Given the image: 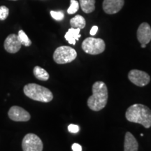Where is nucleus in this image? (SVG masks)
Masks as SVG:
<instances>
[{
  "mask_svg": "<svg viewBox=\"0 0 151 151\" xmlns=\"http://www.w3.org/2000/svg\"><path fill=\"white\" fill-rule=\"evenodd\" d=\"M97 31H98V27H97V26H96V25L93 26V27L91 28V30H90V35L94 36L96 35V34H97Z\"/></svg>",
  "mask_w": 151,
  "mask_h": 151,
  "instance_id": "obj_23",
  "label": "nucleus"
},
{
  "mask_svg": "<svg viewBox=\"0 0 151 151\" xmlns=\"http://www.w3.org/2000/svg\"><path fill=\"white\" fill-rule=\"evenodd\" d=\"M84 52L90 55H99L105 50L106 44L104 41L99 38L88 37L83 41L81 45Z\"/></svg>",
  "mask_w": 151,
  "mask_h": 151,
  "instance_id": "obj_5",
  "label": "nucleus"
},
{
  "mask_svg": "<svg viewBox=\"0 0 151 151\" xmlns=\"http://www.w3.org/2000/svg\"><path fill=\"white\" fill-rule=\"evenodd\" d=\"M124 4V0H104L102 7L106 14L112 15L121 10Z\"/></svg>",
  "mask_w": 151,
  "mask_h": 151,
  "instance_id": "obj_10",
  "label": "nucleus"
},
{
  "mask_svg": "<svg viewBox=\"0 0 151 151\" xmlns=\"http://www.w3.org/2000/svg\"><path fill=\"white\" fill-rule=\"evenodd\" d=\"M146 44H141V48H146Z\"/></svg>",
  "mask_w": 151,
  "mask_h": 151,
  "instance_id": "obj_24",
  "label": "nucleus"
},
{
  "mask_svg": "<svg viewBox=\"0 0 151 151\" xmlns=\"http://www.w3.org/2000/svg\"><path fill=\"white\" fill-rule=\"evenodd\" d=\"M79 129L80 128L77 124H71L68 126V130H69V132L73 134H76V133H78L79 132Z\"/></svg>",
  "mask_w": 151,
  "mask_h": 151,
  "instance_id": "obj_21",
  "label": "nucleus"
},
{
  "mask_svg": "<svg viewBox=\"0 0 151 151\" xmlns=\"http://www.w3.org/2000/svg\"><path fill=\"white\" fill-rule=\"evenodd\" d=\"M70 24L73 28H79V29H83L86 27V22L85 18L82 16L77 15L70 20Z\"/></svg>",
  "mask_w": 151,
  "mask_h": 151,
  "instance_id": "obj_15",
  "label": "nucleus"
},
{
  "mask_svg": "<svg viewBox=\"0 0 151 151\" xmlns=\"http://www.w3.org/2000/svg\"><path fill=\"white\" fill-rule=\"evenodd\" d=\"M9 118L16 122H27L31 118L30 114L22 107L14 106L11 107L8 113Z\"/></svg>",
  "mask_w": 151,
  "mask_h": 151,
  "instance_id": "obj_8",
  "label": "nucleus"
},
{
  "mask_svg": "<svg viewBox=\"0 0 151 151\" xmlns=\"http://www.w3.org/2000/svg\"><path fill=\"white\" fill-rule=\"evenodd\" d=\"M81 8L86 14H90L95 9V0H79Z\"/></svg>",
  "mask_w": 151,
  "mask_h": 151,
  "instance_id": "obj_14",
  "label": "nucleus"
},
{
  "mask_svg": "<svg viewBox=\"0 0 151 151\" xmlns=\"http://www.w3.org/2000/svg\"><path fill=\"white\" fill-rule=\"evenodd\" d=\"M137 39L141 44H148L151 41V27L147 22H143L137 30Z\"/></svg>",
  "mask_w": 151,
  "mask_h": 151,
  "instance_id": "obj_11",
  "label": "nucleus"
},
{
  "mask_svg": "<svg viewBox=\"0 0 151 151\" xmlns=\"http://www.w3.org/2000/svg\"><path fill=\"white\" fill-rule=\"evenodd\" d=\"M77 57V52L73 48L62 46L56 48L53 53V60L57 64L64 65L70 63Z\"/></svg>",
  "mask_w": 151,
  "mask_h": 151,
  "instance_id": "obj_4",
  "label": "nucleus"
},
{
  "mask_svg": "<svg viewBox=\"0 0 151 151\" xmlns=\"http://www.w3.org/2000/svg\"><path fill=\"white\" fill-rule=\"evenodd\" d=\"M139 144L134 135L127 132L124 136V151H138Z\"/></svg>",
  "mask_w": 151,
  "mask_h": 151,
  "instance_id": "obj_12",
  "label": "nucleus"
},
{
  "mask_svg": "<svg viewBox=\"0 0 151 151\" xmlns=\"http://www.w3.org/2000/svg\"><path fill=\"white\" fill-rule=\"evenodd\" d=\"M79 9V3L76 0H71L70 6L67 9V13L69 14L72 15L77 12Z\"/></svg>",
  "mask_w": 151,
  "mask_h": 151,
  "instance_id": "obj_18",
  "label": "nucleus"
},
{
  "mask_svg": "<svg viewBox=\"0 0 151 151\" xmlns=\"http://www.w3.org/2000/svg\"><path fill=\"white\" fill-rule=\"evenodd\" d=\"M22 44L19 41L18 35L15 34H11L5 39L4 47L9 53H16L21 48Z\"/></svg>",
  "mask_w": 151,
  "mask_h": 151,
  "instance_id": "obj_9",
  "label": "nucleus"
},
{
  "mask_svg": "<svg viewBox=\"0 0 151 151\" xmlns=\"http://www.w3.org/2000/svg\"><path fill=\"white\" fill-rule=\"evenodd\" d=\"M50 16H52V18L55 20H58V21H61L65 18V15L62 11H50Z\"/></svg>",
  "mask_w": 151,
  "mask_h": 151,
  "instance_id": "obj_20",
  "label": "nucleus"
},
{
  "mask_svg": "<svg viewBox=\"0 0 151 151\" xmlns=\"http://www.w3.org/2000/svg\"><path fill=\"white\" fill-rule=\"evenodd\" d=\"M80 31L81 29H79V28L71 27L70 29H69L65 35L66 40L69 42V43H70V44L75 45L76 41H78L81 37Z\"/></svg>",
  "mask_w": 151,
  "mask_h": 151,
  "instance_id": "obj_13",
  "label": "nucleus"
},
{
  "mask_svg": "<svg viewBox=\"0 0 151 151\" xmlns=\"http://www.w3.org/2000/svg\"><path fill=\"white\" fill-rule=\"evenodd\" d=\"M24 94L30 99L48 103L53 99V94L48 88L36 83L27 84L23 88Z\"/></svg>",
  "mask_w": 151,
  "mask_h": 151,
  "instance_id": "obj_3",
  "label": "nucleus"
},
{
  "mask_svg": "<svg viewBox=\"0 0 151 151\" xmlns=\"http://www.w3.org/2000/svg\"><path fill=\"white\" fill-rule=\"evenodd\" d=\"M73 151H82V146L78 143H73L71 146Z\"/></svg>",
  "mask_w": 151,
  "mask_h": 151,
  "instance_id": "obj_22",
  "label": "nucleus"
},
{
  "mask_svg": "<svg viewBox=\"0 0 151 151\" xmlns=\"http://www.w3.org/2000/svg\"><path fill=\"white\" fill-rule=\"evenodd\" d=\"M18 38L22 45H23V46L26 47L31 46L32 41L29 39V37H27V35H26L25 32H24L23 30H20V31L18 32Z\"/></svg>",
  "mask_w": 151,
  "mask_h": 151,
  "instance_id": "obj_17",
  "label": "nucleus"
},
{
  "mask_svg": "<svg viewBox=\"0 0 151 151\" xmlns=\"http://www.w3.org/2000/svg\"><path fill=\"white\" fill-rule=\"evenodd\" d=\"M11 1H17V0H11Z\"/></svg>",
  "mask_w": 151,
  "mask_h": 151,
  "instance_id": "obj_25",
  "label": "nucleus"
},
{
  "mask_svg": "<svg viewBox=\"0 0 151 151\" xmlns=\"http://www.w3.org/2000/svg\"><path fill=\"white\" fill-rule=\"evenodd\" d=\"M108 98L106 85L103 81H97L92 86V94L88 98L87 103L92 111H99L106 106Z\"/></svg>",
  "mask_w": 151,
  "mask_h": 151,
  "instance_id": "obj_1",
  "label": "nucleus"
},
{
  "mask_svg": "<svg viewBox=\"0 0 151 151\" xmlns=\"http://www.w3.org/2000/svg\"><path fill=\"white\" fill-rule=\"evenodd\" d=\"M33 73L36 78L40 81H47L49 78L48 73L39 66H36L34 68Z\"/></svg>",
  "mask_w": 151,
  "mask_h": 151,
  "instance_id": "obj_16",
  "label": "nucleus"
},
{
  "mask_svg": "<svg viewBox=\"0 0 151 151\" xmlns=\"http://www.w3.org/2000/svg\"><path fill=\"white\" fill-rule=\"evenodd\" d=\"M23 151H42L43 145L42 141L35 134H27L24 136L22 141Z\"/></svg>",
  "mask_w": 151,
  "mask_h": 151,
  "instance_id": "obj_6",
  "label": "nucleus"
},
{
  "mask_svg": "<svg viewBox=\"0 0 151 151\" xmlns=\"http://www.w3.org/2000/svg\"><path fill=\"white\" fill-rule=\"evenodd\" d=\"M128 78L132 83L139 87H143L148 85L150 81V77L145 71L138 69H132L128 73Z\"/></svg>",
  "mask_w": 151,
  "mask_h": 151,
  "instance_id": "obj_7",
  "label": "nucleus"
},
{
  "mask_svg": "<svg viewBox=\"0 0 151 151\" xmlns=\"http://www.w3.org/2000/svg\"><path fill=\"white\" fill-rule=\"evenodd\" d=\"M9 9L6 6H0V20H5L9 16Z\"/></svg>",
  "mask_w": 151,
  "mask_h": 151,
  "instance_id": "obj_19",
  "label": "nucleus"
},
{
  "mask_svg": "<svg viewBox=\"0 0 151 151\" xmlns=\"http://www.w3.org/2000/svg\"><path fill=\"white\" fill-rule=\"evenodd\" d=\"M125 117L129 122L142 124L147 129L151 127V110L143 104H135L130 106L126 111Z\"/></svg>",
  "mask_w": 151,
  "mask_h": 151,
  "instance_id": "obj_2",
  "label": "nucleus"
}]
</instances>
